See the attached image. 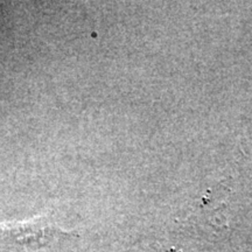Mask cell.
<instances>
[{
    "mask_svg": "<svg viewBox=\"0 0 252 252\" xmlns=\"http://www.w3.org/2000/svg\"><path fill=\"white\" fill-rule=\"evenodd\" d=\"M76 236L47 216L0 224V252H74Z\"/></svg>",
    "mask_w": 252,
    "mask_h": 252,
    "instance_id": "cell-1",
    "label": "cell"
}]
</instances>
